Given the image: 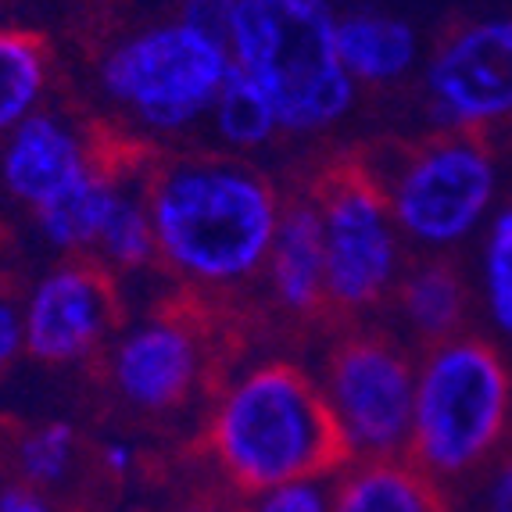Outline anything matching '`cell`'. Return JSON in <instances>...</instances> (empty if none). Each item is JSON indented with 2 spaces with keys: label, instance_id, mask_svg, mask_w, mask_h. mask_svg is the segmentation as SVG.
Returning a JSON list of instances; mask_svg holds the SVG:
<instances>
[{
  "label": "cell",
  "instance_id": "obj_1",
  "mask_svg": "<svg viewBox=\"0 0 512 512\" xmlns=\"http://www.w3.org/2000/svg\"><path fill=\"white\" fill-rule=\"evenodd\" d=\"M201 448L233 491L251 498L341 477L359 462L323 384L291 362H262L237 376L215 405Z\"/></svg>",
  "mask_w": 512,
  "mask_h": 512
},
{
  "label": "cell",
  "instance_id": "obj_2",
  "mask_svg": "<svg viewBox=\"0 0 512 512\" xmlns=\"http://www.w3.org/2000/svg\"><path fill=\"white\" fill-rule=\"evenodd\" d=\"M147 208L158 255L208 287H230L265 269L283 212L258 172L219 158L165 165L147 190Z\"/></svg>",
  "mask_w": 512,
  "mask_h": 512
},
{
  "label": "cell",
  "instance_id": "obj_3",
  "mask_svg": "<svg viewBox=\"0 0 512 512\" xmlns=\"http://www.w3.org/2000/svg\"><path fill=\"white\" fill-rule=\"evenodd\" d=\"M512 444V366L484 333H459L416 362L405 459L444 487L487 470Z\"/></svg>",
  "mask_w": 512,
  "mask_h": 512
},
{
  "label": "cell",
  "instance_id": "obj_4",
  "mask_svg": "<svg viewBox=\"0 0 512 512\" xmlns=\"http://www.w3.org/2000/svg\"><path fill=\"white\" fill-rule=\"evenodd\" d=\"M230 58L262 86L287 133L337 126L359 94L337 51L330 0H240Z\"/></svg>",
  "mask_w": 512,
  "mask_h": 512
},
{
  "label": "cell",
  "instance_id": "obj_5",
  "mask_svg": "<svg viewBox=\"0 0 512 512\" xmlns=\"http://www.w3.org/2000/svg\"><path fill=\"white\" fill-rule=\"evenodd\" d=\"M384 190L405 244L452 251L477 237L498 212L502 165L487 137L437 133L398 165Z\"/></svg>",
  "mask_w": 512,
  "mask_h": 512
},
{
  "label": "cell",
  "instance_id": "obj_6",
  "mask_svg": "<svg viewBox=\"0 0 512 512\" xmlns=\"http://www.w3.org/2000/svg\"><path fill=\"white\" fill-rule=\"evenodd\" d=\"M230 69L233 58L222 43L187 22H169L119 43L101 61V86L140 126L180 133L212 111Z\"/></svg>",
  "mask_w": 512,
  "mask_h": 512
},
{
  "label": "cell",
  "instance_id": "obj_7",
  "mask_svg": "<svg viewBox=\"0 0 512 512\" xmlns=\"http://www.w3.org/2000/svg\"><path fill=\"white\" fill-rule=\"evenodd\" d=\"M326 240V301L344 312L380 305L405 276V237L369 169H337L316 194Z\"/></svg>",
  "mask_w": 512,
  "mask_h": 512
},
{
  "label": "cell",
  "instance_id": "obj_8",
  "mask_svg": "<svg viewBox=\"0 0 512 512\" xmlns=\"http://www.w3.org/2000/svg\"><path fill=\"white\" fill-rule=\"evenodd\" d=\"M323 394L355 459L405 455L416 405V359L384 333H351L330 351Z\"/></svg>",
  "mask_w": 512,
  "mask_h": 512
},
{
  "label": "cell",
  "instance_id": "obj_9",
  "mask_svg": "<svg viewBox=\"0 0 512 512\" xmlns=\"http://www.w3.org/2000/svg\"><path fill=\"white\" fill-rule=\"evenodd\" d=\"M423 83L441 133L487 137L512 126V15L455 29L427 61Z\"/></svg>",
  "mask_w": 512,
  "mask_h": 512
},
{
  "label": "cell",
  "instance_id": "obj_10",
  "mask_svg": "<svg viewBox=\"0 0 512 512\" xmlns=\"http://www.w3.org/2000/svg\"><path fill=\"white\" fill-rule=\"evenodd\" d=\"M119 305L111 280L94 265H61L47 273L26 305V351L47 366L86 359L115 326Z\"/></svg>",
  "mask_w": 512,
  "mask_h": 512
},
{
  "label": "cell",
  "instance_id": "obj_11",
  "mask_svg": "<svg viewBox=\"0 0 512 512\" xmlns=\"http://www.w3.org/2000/svg\"><path fill=\"white\" fill-rule=\"evenodd\" d=\"M201 380V341L180 319H151L129 330L111 355V384L140 412H172L187 405Z\"/></svg>",
  "mask_w": 512,
  "mask_h": 512
},
{
  "label": "cell",
  "instance_id": "obj_12",
  "mask_svg": "<svg viewBox=\"0 0 512 512\" xmlns=\"http://www.w3.org/2000/svg\"><path fill=\"white\" fill-rule=\"evenodd\" d=\"M90 169L94 165L83 137L58 115H43V111L18 122L0 147V183L33 212L54 201L61 190H69L76 180H83Z\"/></svg>",
  "mask_w": 512,
  "mask_h": 512
},
{
  "label": "cell",
  "instance_id": "obj_13",
  "mask_svg": "<svg viewBox=\"0 0 512 512\" xmlns=\"http://www.w3.org/2000/svg\"><path fill=\"white\" fill-rule=\"evenodd\" d=\"M0 462L8 470V484L29 487L51 502L54 512H86L90 495L76 484V473L83 466V441L72 423H36L4 434Z\"/></svg>",
  "mask_w": 512,
  "mask_h": 512
},
{
  "label": "cell",
  "instance_id": "obj_14",
  "mask_svg": "<svg viewBox=\"0 0 512 512\" xmlns=\"http://www.w3.org/2000/svg\"><path fill=\"white\" fill-rule=\"evenodd\" d=\"M265 273H269L276 301L287 312L308 316L319 305H326V240L316 197L291 201L280 212L273 248L265 258Z\"/></svg>",
  "mask_w": 512,
  "mask_h": 512
},
{
  "label": "cell",
  "instance_id": "obj_15",
  "mask_svg": "<svg viewBox=\"0 0 512 512\" xmlns=\"http://www.w3.org/2000/svg\"><path fill=\"white\" fill-rule=\"evenodd\" d=\"M330 512H455V505L441 480L394 455L348 466L333 487Z\"/></svg>",
  "mask_w": 512,
  "mask_h": 512
},
{
  "label": "cell",
  "instance_id": "obj_16",
  "mask_svg": "<svg viewBox=\"0 0 512 512\" xmlns=\"http://www.w3.org/2000/svg\"><path fill=\"white\" fill-rule=\"evenodd\" d=\"M337 51L355 86H391L419 61V36L405 18L384 11L337 15Z\"/></svg>",
  "mask_w": 512,
  "mask_h": 512
},
{
  "label": "cell",
  "instance_id": "obj_17",
  "mask_svg": "<svg viewBox=\"0 0 512 512\" xmlns=\"http://www.w3.org/2000/svg\"><path fill=\"white\" fill-rule=\"evenodd\" d=\"M394 298H398V312L412 337L427 348L466 333L470 283L444 258H427V262L405 269V276L394 287Z\"/></svg>",
  "mask_w": 512,
  "mask_h": 512
},
{
  "label": "cell",
  "instance_id": "obj_18",
  "mask_svg": "<svg viewBox=\"0 0 512 512\" xmlns=\"http://www.w3.org/2000/svg\"><path fill=\"white\" fill-rule=\"evenodd\" d=\"M115 201H119L115 180L94 165L83 180H76L69 190H61L54 201L36 208V222H40L43 237L61 251L97 248Z\"/></svg>",
  "mask_w": 512,
  "mask_h": 512
},
{
  "label": "cell",
  "instance_id": "obj_19",
  "mask_svg": "<svg viewBox=\"0 0 512 512\" xmlns=\"http://www.w3.org/2000/svg\"><path fill=\"white\" fill-rule=\"evenodd\" d=\"M47 86V54L43 43L18 29H0V137L18 122L36 115Z\"/></svg>",
  "mask_w": 512,
  "mask_h": 512
},
{
  "label": "cell",
  "instance_id": "obj_20",
  "mask_svg": "<svg viewBox=\"0 0 512 512\" xmlns=\"http://www.w3.org/2000/svg\"><path fill=\"white\" fill-rule=\"evenodd\" d=\"M208 119H212L215 133L230 147H240V151L265 147L283 129L273 101L237 65H233L226 83H222L219 97H215L212 111H208Z\"/></svg>",
  "mask_w": 512,
  "mask_h": 512
},
{
  "label": "cell",
  "instance_id": "obj_21",
  "mask_svg": "<svg viewBox=\"0 0 512 512\" xmlns=\"http://www.w3.org/2000/svg\"><path fill=\"white\" fill-rule=\"evenodd\" d=\"M480 305L491 330L512 341V201L498 205L480 237Z\"/></svg>",
  "mask_w": 512,
  "mask_h": 512
},
{
  "label": "cell",
  "instance_id": "obj_22",
  "mask_svg": "<svg viewBox=\"0 0 512 512\" xmlns=\"http://www.w3.org/2000/svg\"><path fill=\"white\" fill-rule=\"evenodd\" d=\"M97 248L119 269H140L158 255V237H154L147 197H133L119 190V201H115L108 222H104Z\"/></svg>",
  "mask_w": 512,
  "mask_h": 512
},
{
  "label": "cell",
  "instance_id": "obj_23",
  "mask_svg": "<svg viewBox=\"0 0 512 512\" xmlns=\"http://www.w3.org/2000/svg\"><path fill=\"white\" fill-rule=\"evenodd\" d=\"M237 8H240V0H183L180 22H187L190 29H197L201 36L222 43V47L230 51Z\"/></svg>",
  "mask_w": 512,
  "mask_h": 512
},
{
  "label": "cell",
  "instance_id": "obj_24",
  "mask_svg": "<svg viewBox=\"0 0 512 512\" xmlns=\"http://www.w3.org/2000/svg\"><path fill=\"white\" fill-rule=\"evenodd\" d=\"M255 512H330V498L319 484H287L262 495Z\"/></svg>",
  "mask_w": 512,
  "mask_h": 512
},
{
  "label": "cell",
  "instance_id": "obj_25",
  "mask_svg": "<svg viewBox=\"0 0 512 512\" xmlns=\"http://www.w3.org/2000/svg\"><path fill=\"white\" fill-rule=\"evenodd\" d=\"M484 512H512V444L487 466Z\"/></svg>",
  "mask_w": 512,
  "mask_h": 512
},
{
  "label": "cell",
  "instance_id": "obj_26",
  "mask_svg": "<svg viewBox=\"0 0 512 512\" xmlns=\"http://www.w3.org/2000/svg\"><path fill=\"white\" fill-rule=\"evenodd\" d=\"M22 351H26V316L0 298V373H8Z\"/></svg>",
  "mask_w": 512,
  "mask_h": 512
},
{
  "label": "cell",
  "instance_id": "obj_27",
  "mask_svg": "<svg viewBox=\"0 0 512 512\" xmlns=\"http://www.w3.org/2000/svg\"><path fill=\"white\" fill-rule=\"evenodd\" d=\"M0 512H54L51 502L29 487L18 484H4L0 487Z\"/></svg>",
  "mask_w": 512,
  "mask_h": 512
},
{
  "label": "cell",
  "instance_id": "obj_28",
  "mask_svg": "<svg viewBox=\"0 0 512 512\" xmlns=\"http://www.w3.org/2000/svg\"><path fill=\"white\" fill-rule=\"evenodd\" d=\"M183 512H208V509H201V505H194V509H183Z\"/></svg>",
  "mask_w": 512,
  "mask_h": 512
},
{
  "label": "cell",
  "instance_id": "obj_29",
  "mask_svg": "<svg viewBox=\"0 0 512 512\" xmlns=\"http://www.w3.org/2000/svg\"><path fill=\"white\" fill-rule=\"evenodd\" d=\"M240 512H255V509H240Z\"/></svg>",
  "mask_w": 512,
  "mask_h": 512
}]
</instances>
